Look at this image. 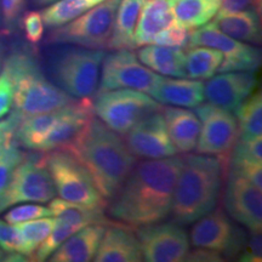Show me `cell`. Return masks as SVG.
I'll return each instance as SVG.
<instances>
[{
	"instance_id": "cell-1",
	"label": "cell",
	"mask_w": 262,
	"mask_h": 262,
	"mask_svg": "<svg viewBox=\"0 0 262 262\" xmlns=\"http://www.w3.org/2000/svg\"><path fill=\"white\" fill-rule=\"evenodd\" d=\"M181 165L182 159L178 156L137 162L110 199L108 216L131 228L165 221L171 212Z\"/></svg>"
},
{
	"instance_id": "cell-2",
	"label": "cell",
	"mask_w": 262,
	"mask_h": 262,
	"mask_svg": "<svg viewBox=\"0 0 262 262\" xmlns=\"http://www.w3.org/2000/svg\"><path fill=\"white\" fill-rule=\"evenodd\" d=\"M67 150L86 168L107 202L119 191L137 163L119 134L96 116Z\"/></svg>"
},
{
	"instance_id": "cell-3",
	"label": "cell",
	"mask_w": 262,
	"mask_h": 262,
	"mask_svg": "<svg viewBox=\"0 0 262 262\" xmlns=\"http://www.w3.org/2000/svg\"><path fill=\"white\" fill-rule=\"evenodd\" d=\"M181 159L170 216L176 224L187 226L216 208L227 173L214 156L185 153Z\"/></svg>"
},
{
	"instance_id": "cell-4",
	"label": "cell",
	"mask_w": 262,
	"mask_h": 262,
	"mask_svg": "<svg viewBox=\"0 0 262 262\" xmlns=\"http://www.w3.org/2000/svg\"><path fill=\"white\" fill-rule=\"evenodd\" d=\"M2 71L11 81L15 112L22 117L52 112L75 100L49 79L27 49H14L3 61Z\"/></svg>"
},
{
	"instance_id": "cell-5",
	"label": "cell",
	"mask_w": 262,
	"mask_h": 262,
	"mask_svg": "<svg viewBox=\"0 0 262 262\" xmlns=\"http://www.w3.org/2000/svg\"><path fill=\"white\" fill-rule=\"evenodd\" d=\"M104 56V50L64 44L52 51L48 58L49 77L72 97H93L97 93Z\"/></svg>"
},
{
	"instance_id": "cell-6",
	"label": "cell",
	"mask_w": 262,
	"mask_h": 262,
	"mask_svg": "<svg viewBox=\"0 0 262 262\" xmlns=\"http://www.w3.org/2000/svg\"><path fill=\"white\" fill-rule=\"evenodd\" d=\"M94 96L95 116L120 135L126 134L146 117L163 110L155 98L134 89L98 91Z\"/></svg>"
},
{
	"instance_id": "cell-7",
	"label": "cell",
	"mask_w": 262,
	"mask_h": 262,
	"mask_svg": "<svg viewBox=\"0 0 262 262\" xmlns=\"http://www.w3.org/2000/svg\"><path fill=\"white\" fill-rule=\"evenodd\" d=\"M47 153L44 164L60 198L91 208H107L108 202L98 192L89 171L71 152L57 149Z\"/></svg>"
},
{
	"instance_id": "cell-8",
	"label": "cell",
	"mask_w": 262,
	"mask_h": 262,
	"mask_svg": "<svg viewBox=\"0 0 262 262\" xmlns=\"http://www.w3.org/2000/svg\"><path fill=\"white\" fill-rule=\"evenodd\" d=\"M119 2L120 0H104L79 17L54 28L48 35L47 42L104 50L108 48L112 34Z\"/></svg>"
},
{
	"instance_id": "cell-9",
	"label": "cell",
	"mask_w": 262,
	"mask_h": 262,
	"mask_svg": "<svg viewBox=\"0 0 262 262\" xmlns=\"http://www.w3.org/2000/svg\"><path fill=\"white\" fill-rule=\"evenodd\" d=\"M56 188L44 164V156L26 153L0 195V212L21 203H49Z\"/></svg>"
},
{
	"instance_id": "cell-10",
	"label": "cell",
	"mask_w": 262,
	"mask_h": 262,
	"mask_svg": "<svg viewBox=\"0 0 262 262\" xmlns=\"http://www.w3.org/2000/svg\"><path fill=\"white\" fill-rule=\"evenodd\" d=\"M194 112L201 122L196 153L216 157L227 173L232 149L239 139L237 118L229 111L204 102Z\"/></svg>"
},
{
	"instance_id": "cell-11",
	"label": "cell",
	"mask_w": 262,
	"mask_h": 262,
	"mask_svg": "<svg viewBox=\"0 0 262 262\" xmlns=\"http://www.w3.org/2000/svg\"><path fill=\"white\" fill-rule=\"evenodd\" d=\"M193 224L189 233L193 247L217 251L225 260H238L248 232L235 226L224 209H212Z\"/></svg>"
},
{
	"instance_id": "cell-12",
	"label": "cell",
	"mask_w": 262,
	"mask_h": 262,
	"mask_svg": "<svg viewBox=\"0 0 262 262\" xmlns=\"http://www.w3.org/2000/svg\"><path fill=\"white\" fill-rule=\"evenodd\" d=\"M160 75L142 64L133 50H113L101 64L98 91L134 89L149 94L159 83Z\"/></svg>"
},
{
	"instance_id": "cell-13",
	"label": "cell",
	"mask_w": 262,
	"mask_h": 262,
	"mask_svg": "<svg viewBox=\"0 0 262 262\" xmlns=\"http://www.w3.org/2000/svg\"><path fill=\"white\" fill-rule=\"evenodd\" d=\"M142 260L147 262L186 261L191 250L189 235L176 222H156L135 228Z\"/></svg>"
},
{
	"instance_id": "cell-14",
	"label": "cell",
	"mask_w": 262,
	"mask_h": 262,
	"mask_svg": "<svg viewBox=\"0 0 262 262\" xmlns=\"http://www.w3.org/2000/svg\"><path fill=\"white\" fill-rule=\"evenodd\" d=\"M205 47L224 54L219 72H253L261 64V52L253 45L235 40L222 33L212 22L195 28L189 34L188 48Z\"/></svg>"
},
{
	"instance_id": "cell-15",
	"label": "cell",
	"mask_w": 262,
	"mask_h": 262,
	"mask_svg": "<svg viewBox=\"0 0 262 262\" xmlns=\"http://www.w3.org/2000/svg\"><path fill=\"white\" fill-rule=\"evenodd\" d=\"M162 111L146 117L124 134V142L137 159L168 158L178 153L170 140Z\"/></svg>"
},
{
	"instance_id": "cell-16",
	"label": "cell",
	"mask_w": 262,
	"mask_h": 262,
	"mask_svg": "<svg viewBox=\"0 0 262 262\" xmlns=\"http://www.w3.org/2000/svg\"><path fill=\"white\" fill-rule=\"evenodd\" d=\"M224 204L229 217L243 225L248 231H261L262 228V194L261 189L253 183L227 172Z\"/></svg>"
},
{
	"instance_id": "cell-17",
	"label": "cell",
	"mask_w": 262,
	"mask_h": 262,
	"mask_svg": "<svg viewBox=\"0 0 262 262\" xmlns=\"http://www.w3.org/2000/svg\"><path fill=\"white\" fill-rule=\"evenodd\" d=\"M95 116L93 98H75L64 107V113L42 139L37 152L67 150L85 130Z\"/></svg>"
},
{
	"instance_id": "cell-18",
	"label": "cell",
	"mask_w": 262,
	"mask_h": 262,
	"mask_svg": "<svg viewBox=\"0 0 262 262\" xmlns=\"http://www.w3.org/2000/svg\"><path fill=\"white\" fill-rule=\"evenodd\" d=\"M256 88V71L224 72L204 83V96L209 103L234 112Z\"/></svg>"
},
{
	"instance_id": "cell-19",
	"label": "cell",
	"mask_w": 262,
	"mask_h": 262,
	"mask_svg": "<svg viewBox=\"0 0 262 262\" xmlns=\"http://www.w3.org/2000/svg\"><path fill=\"white\" fill-rule=\"evenodd\" d=\"M96 262H140V243L131 227L112 221L106 226L100 247L94 257Z\"/></svg>"
},
{
	"instance_id": "cell-20",
	"label": "cell",
	"mask_w": 262,
	"mask_h": 262,
	"mask_svg": "<svg viewBox=\"0 0 262 262\" xmlns=\"http://www.w3.org/2000/svg\"><path fill=\"white\" fill-rule=\"evenodd\" d=\"M152 97L160 104L195 108L205 101L204 81L189 78H160Z\"/></svg>"
},
{
	"instance_id": "cell-21",
	"label": "cell",
	"mask_w": 262,
	"mask_h": 262,
	"mask_svg": "<svg viewBox=\"0 0 262 262\" xmlns=\"http://www.w3.org/2000/svg\"><path fill=\"white\" fill-rule=\"evenodd\" d=\"M104 225H90L72 234L48 258L51 262H89L94 261L103 237Z\"/></svg>"
},
{
	"instance_id": "cell-22",
	"label": "cell",
	"mask_w": 262,
	"mask_h": 262,
	"mask_svg": "<svg viewBox=\"0 0 262 262\" xmlns=\"http://www.w3.org/2000/svg\"><path fill=\"white\" fill-rule=\"evenodd\" d=\"M162 112L170 140L176 150L181 153H191L194 150L201 130V122L194 111L170 106L163 107Z\"/></svg>"
},
{
	"instance_id": "cell-23",
	"label": "cell",
	"mask_w": 262,
	"mask_h": 262,
	"mask_svg": "<svg viewBox=\"0 0 262 262\" xmlns=\"http://www.w3.org/2000/svg\"><path fill=\"white\" fill-rule=\"evenodd\" d=\"M173 0H145L134 34L135 47H145L153 42L160 31L175 22Z\"/></svg>"
},
{
	"instance_id": "cell-24",
	"label": "cell",
	"mask_w": 262,
	"mask_h": 262,
	"mask_svg": "<svg viewBox=\"0 0 262 262\" xmlns=\"http://www.w3.org/2000/svg\"><path fill=\"white\" fill-rule=\"evenodd\" d=\"M212 24L235 40L258 45L261 42V19L256 10L238 12H217Z\"/></svg>"
},
{
	"instance_id": "cell-25",
	"label": "cell",
	"mask_w": 262,
	"mask_h": 262,
	"mask_svg": "<svg viewBox=\"0 0 262 262\" xmlns=\"http://www.w3.org/2000/svg\"><path fill=\"white\" fill-rule=\"evenodd\" d=\"M137 57L141 63L156 73L172 78H186V52L182 49L149 44L137 51Z\"/></svg>"
},
{
	"instance_id": "cell-26",
	"label": "cell",
	"mask_w": 262,
	"mask_h": 262,
	"mask_svg": "<svg viewBox=\"0 0 262 262\" xmlns=\"http://www.w3.org/2000/svg\"><path fill=\"white\" fill-rule=\"evenodd\" d=\"M145 0H120L114 18L110 50H133L135 49L134 34Z\"/></svg>"
},
{
	"instance_id": "cell-27",
	"label": "cell",
	"mask_w": 262,
	"mask_h": 262,
	"mask_svg": "<svg viewBox=\"0 0 262 262\" xmlns=\"http://www.w3.org/2000/svg\"><path fill=\"white\" fill-rule=\"evenodd\" d=\"M49 210L52 216H56L75 227H86L90 225H110V217L106 215V208H91L64 201L62 198H52L49 202Z\"/></svg>"
},
{
	"instance_id": "cell-28",
	"label": "cell",
	"mask_w": 262,
	"mask_h": 262,
	"mask_svg": "<svg viewBox=\"0 0 262 262\" xmlns=\"http://www.w3.org/2000/svg\"><path fill=\"white\" fill-rule=\"evenodd\" d=\"M221 0H173L175 21L188 29L202 27L220 10Z\"/></svg>"
},
{
	"instance_id": "cell-29",
	"label": "cell",
	"mask_w": 262,
	"mask_h": 262,
	"mask_svg": "<svg viewBox=\"0 0 262 262\" xmlns=\"http://www.w3.org/2000/svg\"><path fill=\"white\" fill-rule=\"evenodd\" d=\"M224 54L216 49L205 47L188 48L185 57L186 78L208 80L219 72Z\"/></svg>"
},
{
	"instance_id": "cell-30",
	"label": "cell",
	"mask_w": 262,
	"mask_h": 262,
	"mask_svg": "<svg viewBox=\"0 0 262 262\" xmlns=\"http://www.w3.org/2000/svg\"><path fill=\"white\" fill-rule=\"evenodd\" d=\"M102 2L104 0H56L42 9L40 15L44 26L56 28L79 17Z\"/></svg>"
},
{
	"instance_id": "cell-31",
	"label": "cell",
	"mask_w": 262,
	"mask_h": 262,
	"mask_svg": "<svg viewBox=\"0 0 262 262\" xmlns=\"http://www.w3.org/2000/svg\"><path fill=\"white\" fill-rule=\"evenodd\" d=\"M234 112L239 137L250 139L262 135V95L260 90H255Z\"/></svg>"
},
{
	"instance_id": "cell-32",
	"label": "cell",
	"mask_w": 262,
	"mask_h": 262,
	"mask_svg": "<svg viewBox=\"0 0 262 262\" xmlns=\"http://www.w3.org/2000/svg\"><path fill=\"white\" fill-rule=\"evenodd\" d=\"M55 222H56L55 219L41 217L15 224L19 234H21V251H19V254L31 258L35 249L39 247V244L48 237L51 229L54 228Z\"/></svg>"
},
{
	"instance_id": "cell-33",
	"label": "cell",
	"mask_w": 262,
	"mask_h": 262,
	"mask_svg": "<svg viewBox=\"0 0 262 262\" xmlns=\"http://www.w3.org/2000/svg\"><path fill=\"white\" fill-rule=\"evenodd\" d=\"M79 229V227H75V226L68 224V222L56 219L54 228L51 229L48 237L39 244V247L35 249V251L33 253L29 260L37 262L47 261L57 250L62 243H64L72 234H74Z\"/></svg>"
},
{
	"instance_id": "cell-34",
	"label": "cell",
	"mask_w": 262,
	"mask_h": 262,
	"mask_svg": "<svg viewBox=\"0 0 262 262\" xmlns=\"http://www.w3.org/2000/svg\"><path fill=\"white\" fill-rule=\"evenodd\" d=\"M26 153L15 141H10L0 148V195L5 191L16 166L22 162Z\"/></svg>"
},
{
	"instance_id": "cell-35",
	"label": "cell",
	"mask_w": 262,
	"mask_h": 262,
	"mask_svg": "<svg viewBox=\"0 0 262 262\" xmlns=\"http://www.w3.org/2000/svg\"><path fill=\"white\" fill-rule=\"evenodd\" d=\"M231 162H255L262 163V139L261 136L243 139L239 137L232 149Z\"/></svg>"
},
{
	"instance_id": "cell-36",
	"label": "cell",
	"mask_w": 262,
	"mask_h": 262,
	"mask_svg": "<svg viewBox=\"0 0 262 262\" xmlns=\"http://www.w3.org/2000/svg\"><path fill=\"white\" fill-rule=\"evenodd\" d=\"M189 29L183 27L178 22H173L169 27L164 28L153 39L152 44L162 45V47L170 48H188L189 41Z\"/></svg>"
},
{
	"instance_id": "cell-37",
	"label": "cell",
	"mask_w": 262,
	"mask_h": 262,
	"mask_svg": "<svg viewBox=\"0 0 262 262\" xmlns=\"http://www.w3.org/2000/svg\"><path fill=\"white\" fill-rule=\"evenodd\" d=\"M51 211L47 206L40 204H22L14 208L11 206V209L4 215V220L8 224L15 225L19 222L35 220V219L51 217Z\"/></svg>"
},
{
	"instance_id": "cell-38",
	"label": "cell",
	"mask_w": 262,
	"mask_h": 262,
	"mask_svg": "<svg viewBox=\"0 0 262 262\" xmlns=\"http://www.w3.org/2000/svg\"><path fill=\"white\" fill-rule=\"evenodd\" d=\"M25 38L31 45H38L44 37V22L39 11H27L21 17Z\"/></svg>"
},
{
	"instance_id": "cell-39",
	"label": "cell",
	"mask_w": 262,
	"mask_h": 262,
	"mask_svg": "<svg viewBox=\"0 0 262 262\" xmlns=\"http://www.w3.org/2000/svg\"><path fill=\"white\" fill-rule=\"evenodd\" d=\"M228 170L253 183L255 187L262 188V163L231 162Z\"/></svg>"
},
{
	"instance_id": "cell-40",
	"label": "cell",
	"mask_w": 262,
	"mask_h": 262,
	"mask_svg": "<svg viewBox=\"0 0 262 262\" xmlns=\"http://www.w3.org/2000/svg\"><path fill=\"white\" fill-rule=\"evenodd\" d=\"M241 262H261L262 261V238L261 231H248L244 247L239 254Z\"/></svg>"
},
{
	"instance_id": "cell-41",
	"label": "cell",
	"mask_w": 262,
	"mask_h": 262,
	"mask_svg": "<svg viewBox=\"0 0 262 262\" xmlns=\"http://www.w3.org/2000/svg\"><path fill=\"white\" fill-rule=\"evenodd\" d=\"M0 249L6 254H19L21 251V234L17 227L2 220H0Z\"/></svg>"
},
{
	"instance_id": "cell-42",
	"label": "cell",
	"mask_w": 262,
	"mask_h": 262,
	"mask_svg": "<svg viewBox=\"0 0 262 262\" xmlns=\"http://www.w3.org/2000/svg\"><path fill=\"white\" fill-rule=\"evenodd\" d=\"M26 0H0L3 24L8 29H12L25 8Z\"/></svg>"
},
{
	"instance_id": "cell-43",
	"label": "cell",
	"mask_w": 262,
	"mask_h": 262,
	"mask_svg": "<svg viewBox=\"0 0 262 262\" xmlns=\"http://www.w3.org/2000/svg\"><path fill=\"white\" fill-rule=\"evenodd\" d=\"M14 106V91L9 77L4 72L0 74V119L8 116Z\"/></svg>"
},
{
	"instance_id": "cell-44",
	"label": "cell",
	"mask_w": 262,
	"mask_h": 262,
	"mask_svg": "<svg viewBox=\"0 0 262 262\" xmlns=\"http://www.w3.org/2000/svg\"><path fill=\"white\" fill-rule=\"evenodd\" d=\"M21 119V114H18L14 111L12 113H10V116L8 118L0 120V148H2L5 143L10 142V141H14L15 130Z\"/></svg>"
},
{
	"instance_id": "cell-45",
	"label": "cell",
	"mask_w": 262,
	"mask_h": 262,
	"mask_svg": "<svg viewBox=\"0 0 262 262\" xmlns=\"http://www.w3.org/2000/svg\"><path fill=\"white\" fill-rule=\"evenodd\" d=\"M261 0H221L219 12H238L244 10H256L260 12Z\"/></svg>"
},
{
	"instance_id": "cell-46",
	"label": "cell",
	"mask_w": 262,
	"mask_h": 262,
	"mask_svg": "<svg viewBox=\"0 0 262 262\" xmlns=\"http://www.w3.org/2000/svg\"><path fill=\"white\" fill-rule=\"evenodd\" d=\"M186 261H199V262H216V261H225L222 254L217 251L209 250V249L194 248L193 250L188 251Z\"/></svg>"
},
{
	"instance_id": "cell-47",
	"label": "cell",
	"mask_w": 262,
	"mask_h": 262,
	"mask_svg": "<svg viewBox=\"0 0 262 262\" xmlns=\"http://www.w3.org/2000/svg\"><path fill=\"white\" fill-rule=\"evenodd\" d=\"M33 4L37 5V6H44V5H49L51 3L56 2V0H32Z\"/></svg>"
},
{
	"instance_id": "cell-48",
	"label": "cell",
	"mask_w": 262,
	"mask_h": 262,
	"mask_svg": "<svg viewBox=\"0 0 262 262\" xmlns=\"http://www.w3.org/2000/svg\"><path fill=\"white\" fill-rule=\"evenodd\" d=\"M3 61H4V57H3V49L2 45H0V71H2L3 68Z\"/></svg>"
},
{
	"instance_id": "cell-49",
	"label": "cell",
	"mask_w": 262,
	"mask_h": 262,
	"mask_svg": "<svg viewBox=\"0 0 262 262\" xmlns=\"http://www.w3.org/2000/svg\"><path fill=\"white\" fill-rule=\"evenodd\" d=\"M5 256H6V253H5V251H3L2 249H0V262L5 261Z\"/></svg>"
},
{
	"instance_id": "cell-50",
	"label": "cell",
	"mask_w": 262,
	"mask_h": 262,
	"mask_svg": "<svg viewBox=\"0 0 262 262\" xmlns=\"http://www.w3.org/2000/svg\"><path fill=\"white\" fill-rule=\"evenodd\" d=\"M0 17H2V8H0Z\"/></svg>"
}]
</instances>
